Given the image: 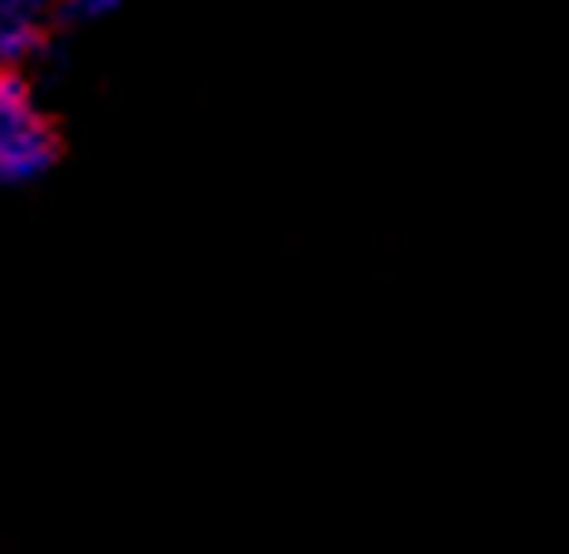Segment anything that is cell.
Masks as SVG:
<instances>
[{
    "label": "cell",
    "mask_w": 569,
    "mask_h": 554,
    "mask_svg": "<svg viewBox=\"0 0 569 554\" xmlns=\"http://www.w3.org/2000/svg\"><path fill=\"white\" fill-rule=\"evenodd\" d=\"M64 139L40 110L26 70L0 64V189H30L60 164Z\"/></svg>",
    "instance_id": "1"
},
{
    "label": "cell",
    "mask_w": 569,
    "mask_h": 554,
    "mask_svg": "<svg viewBox=\"0 0 569 554\" xmlns=\"http://www.w3.org/2000/svg\"><path fill=\"white\" fill-rule=\"evenodd\" d=\"M119 6H124V0H54L50 30H54V36H70V30L100 26V20H109Z\"/></svg>",
    "instance_id": "2"
}]
</instances>
